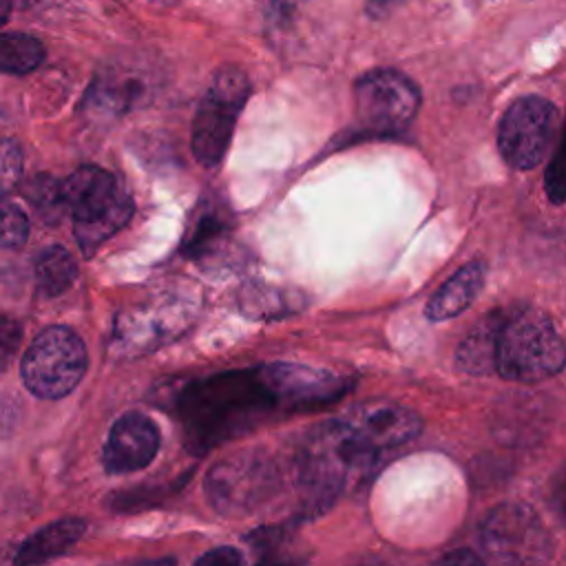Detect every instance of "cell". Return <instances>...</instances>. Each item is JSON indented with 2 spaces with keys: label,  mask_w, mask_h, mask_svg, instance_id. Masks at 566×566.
I'll return each instance as SVG.
<instances>
[{
  "label": "cell",
  "mask_w": 566,
  "mask_h": 566,
  "mask_svg": "<svg viewBox=\"0 0 566 566\" xmlns=\"http://www.w3.org/2000/svg\"><path fill=\"white\" fill-rule=\"evenodd\" d=\"M24 197L31 203L33 212L46 223H57L60 217L66 212L60 181L53 179L51 175L42 172L31 177L29 184L24 186Z\"/></svg>",
  "instance_id": "ffe728a7"
},
{
  "label": "cell",
  "mask_w": 566,
  "mask_h": 566,
  "mask_svg": "<svg viewBox=\"0 0 566 566\" xmlns=\"http://www.w3.org/2000/svg\"><path fill=\"white\" fill-rule=\"evenodd\" d=\"M391 2H396V0H374L369 7H371V9H380V7H389Z\"/></svg>",
  "instance_id": "4dcf8cb0"
},
{
  "label": "cell",
  "mask_w": 566,
  "mask_h": 566,
  "mask_svg": "<svg viewBox=\"0 0 566 566\" xmlns=\"http://www.w3.org/2000/svg\"><path fill=\"white\" fill-rule=\"evenodd\" d=\"M484 285V263L471 261L462 265L438 292L429 298L424 314L429 321H447L462 314L480 294Z\"/></svg>",
  "instance_id": "9a60e30c"
},
{
  "label": "cell",
  "mask_w": 566,
  "mask_h": 566,
  "mask_svg": "<svg viewBox=\"0 0 566 566\" xmlns=\"http://www.w3.org/2000/svg\"><path fill=\"white\" fill-rule=\"evenodd\" d=\"M66 212L73 214V232L86 256L122 230L133 214V199L111 172L82 166L60 181Z\"/></svg>",
  "instance_id": "277c9868"
},
{
  "label": "cell",
  "mask_w": 566,
  "mask_h": 566,
  "mask_svg": "<svg viewBox=\"0 0 566 566\" xmlns=\"http://www.w3.org/2000/svg\"><path fill=\"white\" fill-rule=\"evenodd\" d=\"M263 374L285 413L327 407L343 398L349 387L345 376L296 363H270L263 365Z\"/></svg>",
  "instance_id": "7c38bea8"
},
{
  "label": "cell",
  "mask_w": 566,
  "mask_h": 566,
  "mask_svg": "<svg viewBox=\"0 0 566 566\" xmlns=\"http://www.w3.org/2000/svg\"><path fill=\"white\" fill-rule=\"evenodd\" d=\"M22 340V327L11 316H0V374L13 363Z\"/></svg>",
  "instance_id": "d4e9b609"
},
{
  "label": "cell",
  "mask_w": 566,
  "mask_h": 566,
  "mask_svg": "<svg viewBox=\"0 0 566 566\" xmlns=\"http://www.w3.org/2000/svg\"><path fill=\"white\" fill-rule=\"evenodd\" d=\"M44 44L27 33H0V71L2 73H31L44 62Z\"/></svg>",
  "instance_id": "ac0fdd59"
},
{
  "label": "cell",
  "mask_w": 566,
  "mask_h": 566,
  "mask_svg": "<svg viewBox=\"0 0 566 566\" xmlns=\"http://www.w3.org/2000/svg\"><path fill=\"white\" fill-rule=\"evenodd\" d=\"M179 405L188 444L197 453L245 436L268 418L285 413L263 367L197 380L184 391Z\"/></svg>",
  "instance_id": "6da1fadb"
},
{
  "label": "cell",
  "mask_w": 566,
  "mask_h": 566,
  "mask_svg": "<svg viewBox=\"0 0 566 566\" xmlns=\"http://www.w3.org/2000/svg\"><path fill=\"white\" fill-rule=\"evenodd\" d=\"M305 305V298H301L296 292L290 290H276V287H254L245 294V312H250L256 318H279L298 312Z\"/></svg>",
  "instance_id": "d6986e66"
},
{
  "label": "cell",
  "mask_w": 566,
  "mask_h": 566,
  "mask_svg": "<svg viewBox=\"0 0 566 566\" xmlns=\"http://www.w3.org/2000/svg\"><path fill=\"white\" fill-rule=\"evenodd\" d=\"M13 2L29 4V2H33V0H0V27L7 22V18H9V11H11V4H13Z\"/></svg>",
  "instance_id": "f1b7e54d"
},
{
  "label": "cell",
  "mask_w": 566,
  "mask_h": 566,
  "mask_svg": "<svg viewBox=\"0 0 566 566\" xmlns=\"http://www.w3.org/2000/svg\"><path fill=\"white\" fill-rule=\"evenodd\" d=\"M340 418L380 460L411 442L422 429V420L413 409L382 398L358 402Z\"/></svg>",
  "instance_id": "8fae6325"
},
{
  "label": "cell",
  "mask_w": 566,
  "mask_h": 566,
  "mask_svg": "<svg viewBox=\"0 0 566 566\" xmlns=\"http://www.w3.org/2000/svg\"><path fill=\"white\" fill-rule=\"evenodd\" d=\"M29 219L24 210L7 199H0V248L18 250L27 243Z\"/></svg>",
  "instance_id": "7402d4cb"
},
{
  "label": "cell",
  "mask_w": 566,
  "mask_h": 566,
  "mask_svg": "<svg viewBox=\"0 0 566 566\" xmlns=\"http://www.w3.org/2000/svg\"><path fill=\"white\" fill-rule=\"evenodd\" d=\"M248 542L254 546V566H303V559L287 553V542L281 528H259Z\"/></svg>",
  "instance_id": "44dd1931"
},
{
  "label": "cell",
  "mask_w": 566,
  "mask_h": 566,
  "mask_svg": "<svg viewBox=\"0 0 566 566\" xmlns=\"http://www.w3.org/2000/svg\"><path fill=\"white\" fill-rule=\"evenodd\" d=\"M480 542L497 566H539L548 559L553 542L537 513L517 502L489 511L480 528Z\"/></svg>",
  "instance_id": "ba28073f"
},
{
  "label": "cell",
  "mask_w": 566,
  "mask_h": 566,
  "mask_svg": "<svg viewBox=\"0 0 566 566\" xmlns=\"http://www.w3.org/2000/svg\"><path fill=\"white\" fill-rule=\"evenodd\" d=\"M192 566H243V555L234 546H217L203 553Z\"/></svg>",
  "instance_id": "484cf974"
},
{
  "label": "cell",
  "mask_w": 566,
  "mask_h": 566,
  "mask_svg": "<svg viewBox=\"0 0 566 566\" xmlns=\"http://www.w3.org/2000/svg\"><path fill=\"white\" fill-rule=\"evenodd\" d=\"M303 0H272V7L276 11V15H292V11L301 4Z\"/></svg>",
  "instance_id": "83f0119b"
},
{
  "label": "cell",
  "mask_w": 566,
  "mask_h": 566,
  "mask_svg": "<svg viewBox=\"0 0 566 566\" xmlns=\"http://www.w3.org/2000/svg\"><path fill=\"white\" fill-rule=\"evenodd\" d=\"M86 531V522L80 517H64L31 533L15 551V566H42L44 562L60 557L80 542Z\"/></svg>",
  "instance_id": "5bb4252c"
},
{
  "label": "cell",
  "mask_w": 566,
  "mask_h": 566,
  "mask_svg": "<svg viewBox=\"0 0 566 566\" xmlns=\"http://www.w3.org/2000/svg\"><path fill=\"white\" fill-rule=\"evenodd\" d=\"M77 274V265L73 256L62 245L44 248L33 263V279L38 292L44 296H60L66 292Z\"/></svg>",
  "instance_id": "e0dca14e"
},
{
  "label": "cell",
  "mask_w": 566,
  "mask_h": 566,
  "mask_svg": "<svg viewBox=\"0 0 566 566\" xmlns=\"http://www.w3.org/2000/svg\"><path fill=\"white\" fill-rule=\"evenodd\" d=\"M380 462L338 416L305 431L294 449L292 469L307 509H325L349 484L369 478Z\"/></svg>",
  "instance_id": "7a4b0ae2"
},
{
  "label": "cell",
  "mask_w": 566,
  "mask_h": 566,
  "mask_svg": "<svg viewBox=\"0 0 566 566\" xmlns=\"http://www.w3.org/2000/svg\"><path fill=\"white\" fill-rule=\"evenodd\" d=\"M248 95L250 82L241 69L223 66L212 75L192 119L190 146L201 166L214 168L223 159Z\"/></svg>",
  "instance_id": "5b68a950"
},
{
  "label": "cell",
  "mask_w": 566,
  "mask_h": 566,
  "mask_svg": "<svg viewBox=\"0 0 566 566\" xmlns=\"http://www.w3.org/2000/svg\"><path fill=\"white\" fill-rule=\"evenodd\" d=\"M22 148L15 139L2 137L0 139V199L9 195L22 175Z\"/></svg>",
  "instance_id": "603a6c76"
},
{
  "label": "cell",
  "mask_w": 566,
  "mask_h": 566,
  "mask_svg": "<svg viewBox=\"0 0 566 566\" xmlns=\"http://www.w3.org/2000/svg\"><path fill=\"white\" fill-rule=\"evenodd\" d=\"M500 310L484 316L460 343L455 352V363L462 371L484 376L493 371V340H495V327H497Z\"/></svg>",
  "instance_id": "2e32d148"
},
{
  "label": "cell",
  "mask_w": 566,
  "mask_h": 566,
  "mask_svg": "<svg viewBox=\"0 0 566 566\" xmlns=\"http://www.w3.org/2000/svg\"><path fill=\"white\" fill-rule=\"evenodd\" d=\"M159 451L157 424L139 413L128 411L115 420L104 444V469L108 473H133L150 464Z\"/></svg>",
  "instance_id": "4fadbf2b"
},
{
  "label": "cell",
  "mask_w": 566,
  "mask_h": 566,
  "mask_svg": "<svg viewBox=\"0 0 566 566\" xmlns=\"http://www.w3.org/2000/svg\"><path fill=\"white\" fill-rule=\"evenodd\" d=\"M436 566H484L482 557L469 548H458L449 555H444L440 562H436Z\"/></svg>",
  "instance_id": "4316f807"
},
{
  "label": "cell",
  "mask_w": 566,
  "mask_h": 566,
  "mask_svg": "<svg viewBox=\"0 0 566 566\" xmlns=\"http://www.w3.org/2000/svg\"><path fill=\"white\" fill-rule=\"evenodd\" d=\"M544 184H546V195L553 203L566 201V119H564V133H562L557 153L548 164Z\"/></svg>",
  "instance_id": "cb8c5ba5"
},
{
  "label": "cell",
  "mask_w": 566,
  "mask_h": 566,
  "mask_svg": "<svg viewBox=\"0 0 566 566\" xmlns=\"http://www.w3.org/2000/svg\"><path fill=\"white\" fill-rule=\"evenodd\" d=\"M566 347L551 318L535 307L500 310L493 371L513 382H539L559 374Z\"/></svg>",
  "instance_id": "3957f363"
},
{
  "label": "cell",
  "mask_w": 566,
  "mask_h": 566,
  "mask_svg": "<svg viewBox=\"0 0 566 566\" xmlns=\"http://www.w3.org/2000/svg\"><path fill=\"white\" fill-rule=\"evenodd\" d=\"M133 566H175V559L172 557H157V559H142V562H135Z\"/></svg>",
  "instance_id": "f546056e"
},
{
  "label": "cell",
  "mask_w": 566,
  "mask_h": 566,
  "mask_svg": "<svg viewBox=\"0 0 566 566\" xmlns=\"http://www.w3.org/2000/svg\"><path fill=\"white\" fill-rule=\"evenodd\" d=\"M86 363L82 338L64 325H53L42 329L24 352L22 380L33 396L55 400L77 387Z\"/></svg>",
  "instance_id": "8992f818"
},
{
  "label": "cell",
  "mask_w": 566,
  "mask_h": 566,
  "mask_svg": "<svg viewBox=\"0 0 566 566\" xmlns=\"http://www.w3.org/2000/svg\"><path fill=\"white\" fill-rule=\"evenodd\" d=\"M356 115L374 133H400L418 115L420 91L400 71L374 69L356 80Z\"/></svg>",
  "instance_id": "9c48e42d"
},
{
  "label": "cell",
  "mask_w": 566,
  "mask_h": 566,
  "mask_svg": "<svg viewBox=\"0 0 566 566\" xmlns=\"http://www.w3.org/2000/svg\"><path fill=\"white\" fill-rule=\"evenodd\" d=\"M557 133V108L537 95L515 99L500 119L497 148L515 170L535 168L551 150Z\"/></svg>",
  "instance_id": "30bf717a"
},
{
  "label": "cell",
  "mask_w": 566,
  "mask_h": 566,
  "mask_svg": "<svg viewBox=\"0 0 566 566\" xmlns=\"http://www.w3.org/2000/svg\"><path fill=\"white\" fill-rule=\"evenodd\" d=\"M279 482L274 458L250 449L217 462L206 475V493L221 515H248L276 493Z\"/></svg>",
  "instance_id": "52a82bcc"
}]
</instances>
